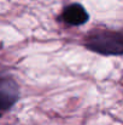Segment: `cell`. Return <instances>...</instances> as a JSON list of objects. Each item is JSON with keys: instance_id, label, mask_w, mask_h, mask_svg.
Segmentation results:
<instances>
[{"instance_id": "obj_1", "label": "cell", "mask_w": 123, "mask_h": 125, "mask_svg": "<svg viewBox=\"0 0 123 125\" xmlns=\"http://www.w3.org/2000/svg\"><path fill=\"white\" fill-rule=\"evenodd\" d=\"M84 46L104 56L123 55V32L111 29H93L84 37Z\"/></svg>"}, {"instance_id": "obj_3", "label": "cell", "mask_w": 123, "mask_h": 125, "mask_svg": "<svg viewBox=\"0 0 123 125\" xmlns=\"http://www.w3.org/2000/svg\"><path fill=\"white\" fill-rule=\"evenodd\" d=\"M62 18L65 23L70 26H81L87 22L88 13L80 4H71L64 9Z\"/></svg>"}, {"instance_id": "obj_2", "label": "cell", "mask_w": 123, "mask_h": 125, "mask_svg": "<svg viewBox=\"0 0 123 125\" xmlns=\"http://www.w3.org/2000/svg\"><path fill=\"white\" fill-rule=\"evenodd\" d=\"M18 85L7 75H0V112L10 109L18 100Z\"/></svg>"}]
</instances>
